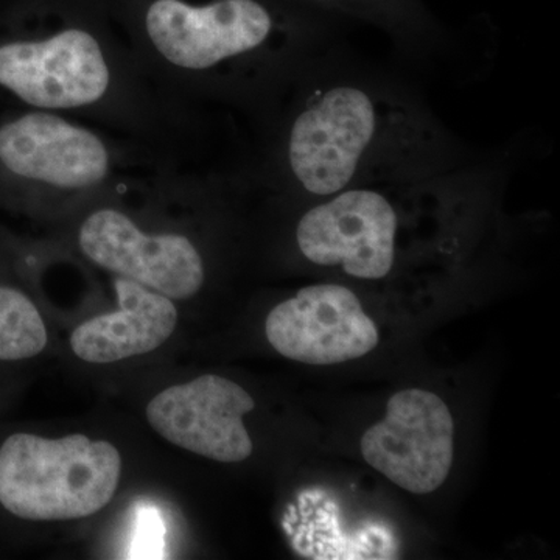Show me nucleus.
<instances>
[{
  "instance_id": "1a4fd4ad",
  "label": "nucleus",
  "mask_w": 560,
  "mask_h": 560,
  "mask_svg": "<svg viewBox=\"0 0 560 560\" xmlns=\"http://www.w3.org/2000/svg\"><path fill=\"white\" fill-rule=\"evenodd\" d=\"M265 334L285 359L327 366L377 348L378 329L352 290L338 283L304 287L268 315Z\"/></svg>"
},
{
  "instance_id": "39448f33",
  "label": "nucleus",
  "mask_w": 560,
  "mask_h": 560,
  "mask_svg": "<svg viewBox=\"0 0 560 560\" xmlns=\"http://www.w3.org/2000/svg\"><path fill=\"white\" fill-rule=\"evenodd\" d=\"M120 475V453L108 441L16 431L0 441V510L24 522L91 517L116 495Z\"/></svg>"
},
{
  "instance_id": "6e6552de",
  "label": "nucleus",
  "mask_w": 560,
  "mask_h": 560,
  "mask_svg": "<svg viewBox=\"0 0 560 560\" xmlns=\"http://www.w3.org/2000/svg\"><path fill=\"white\" fill-rule=\"evenodd\" d=\"M455 423L445 401L423 389H405L388 400L386 416L364 431L361 455L407 492L425 495L447 480Z\"/></svg>"
},
{
  "instance_id": "9d476101",
  "label": "nucleus",
  "mask_w": 560,
  "mask_h": 560,
  "mask_svg": "<svg viewBox=\"0 0 560 560\" xmlns=\"http://www.w3.org/2000/svg\"><path fill=\"white\" fill-rule=\"evenodd\" d=\"M254 408L248 390L209 374L162 390L147 407V420L184 451L219 463H243L253 455L243 416Z\"/></svg>"
},
{
  "instance_id": "f8f14e48",
  "label": "nucleus",
  "mask_w": 560,
  "mask_h": 560,
  "mask_svg": "<svg viewBox=\"0 0 560 560\" xmlns=\"http://www.w3.org/2000/svg\"><path fill=\"white\" fill-rule=\"evenodd\" d=\"M293 544L308 559L397 558V541L388 528L364 525L359 529H346L331 503L315 511Z\"/></svg>"
},
{
  "instance_id": "0eeeda50",
  "label": "nucleus",
  "mask_w": 560,
  "mask_h": 560,
  "mask_svg": "<svg viewBox=\"0 0 560 560\" xmlns=\"http://www.w3.org/2000/svg\"><path fill=\"white\" fill-rule=\"evenodd\" d=\"M77 212V246L103 270L175 301L190 300L205 289L206 254L186 231L145 226L114 197L110 186Z\"/></svg>"
},
{
  "instance_id": "7ed1b4c3",
  "label": "nucleus",
  "mask_w": 560,
  "mask_h": 560,
  "mask_svg": "<svg viewBox=\"0 0 560 560\" xmlns=\"http://www.w3.org/2000/svg\"><path fill=\"white\" fill-rule=\"evenodd\" d=\"M151 77L180 101L259 124L331 47L287 0H102Z\"/></svg>"
},
{
  "instance_id": "f257e3e1",
  "label": "nucleus",
  "mask_w": 560,
  "mask_h": 560,
  "mask_svg": "<svg viewBox=\"0 0 560 560\" xmlns=\"http://www.w3.org/2000/svg\"><path fill=\"white\" fill-rule=\"evenodd\" d=\"M256 128V153L242 172L302 202L471 161L415 91L334 49L301 70Z\"/></svg>"
},
{
  "instance_id": "f03ea898",
  "label": "nucleus",
  "mask_w": 560,
  "mask_h": 560,
  "mask_svg": "<svg viewBox=\"0 0 560 560\" xmlns=\"http://www.w3.org/2000/svg\"><path fill=\"white\" fill-rule=\"evenodd\" d=\"M0 102L88 119L184 162L205 110L162 88L102 0H14L0 10Z\"/></svg>"
},
{
  "instance_id": "423d86ee",
  "label": "nucleus",
  "mask_w": 560,
  "mask_h": 560,
  "mask_svg": "<svg viewBox=\"0 0 560 560\" xmlns=\"http://www.w3.org/2000/svg\"><path fill=\"white\" fill-rule=\"evenodd\" d=\"M420 179L353 187L302 202L293 230L298 253L313 267L340 270L349 278H388L399 257L405 209Z\"/></svg>"
},
{
  "instance_id": "ddd939ff",
  "label": "nucleus",
  "mask_w": 560,
  "mask_h": 560,
  "mask_svg": "<svg viewBox=\"0 0 560 560\" xmlns=\"http://www.w3.org/2000/svg\"><path fill=\"white\" fill-rule=\"evenodd\" d=\"M313 5L337 10L375 22L389 32L397 46L412 57L431 54L440 43L436 28L415 0H305Z\"/></svg>"
},
{
  "instance_id": "4468645a",
  "label": "nucleus",
  "mask_w": 560,
  "mask_h": 560,
  "mask_svg": "<svg viewBox=\"0 0 560 560\" xmlns=\"http://www.w3.org/2000/svg\"><path fill=\"white\" fill-rule=\"evenodd\" d=\"M46 324L35 302L14 280L0 275V363L35 359L46 349Z\"/></svg>"
},
{
  "instance_id": "9b49d317",
  "label": "nucleus",
  "mask_w": 560,
  "mask_h": 560,
  "mask_svg": "<svg viewBox=\"0 0 560 560\" xmlns=\"http://www.w3.org/2000/svg\"><path fill=\"white\" fill-rule=\"evenodd\" d=\"M119 311L80 324L70 335L79 359L94 364L145 355L161 348L178 324V308L171 298L116 276Z\"/></svg>"
},
{
  "instance_id": "20e7f679",
  "label": "nucleus",
  "mask_w": 560,
  "mask_h": 560,
  "mask_svg": "<svg viewBox=\"0 0 560 560\" xmlns=\"http://www.w3.org/2000/svg\"><path fill=\"white\" fill-rule=\"evenodd\" d=\"M164 161L178 160L65 114L0 117V205L9 208L80 210L121 176Z\"/></svg>"
}]
</instances>
